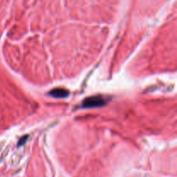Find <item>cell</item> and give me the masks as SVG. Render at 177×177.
<instances>
[{
    "mask_svg": "<svg viewBox=\"0 0 177 177\" xmlns=\"http://www.w3.org/2000/svg\"><path fill=\"white\" fill-rule=\"evenodd\" d=\"M108 102V99L103 96H92L85 99L81 104V107L84 109L89 108H98L105 106Z\"/></svg>",
    "mask_w": 177,
    "mask_h": 177,
    "instance_id": "6da1fadb",
    "label": "cell"
},
{
    "mask_svg": "<svg viewBox=\"0 0 177 177\" xmlns=\"http://www.w3.org/2000/svg\"><path fill=\"white\" fill-rule=\"evenodd\" d=\"M49 94L51 96V97H54V98H60V99H64V98H67L68 95H69V92L67 91L66 89H62V88H56V89H53L51 90Z\"/></svg>",
    "mask_w": 177,
    "mask_h": 177,
    "instance_id": "7a4b0ae2",
    "label": "cell"
},
{
    "mask_svg": "<svg viewBox=\"0 0 177 177\" xmlns=\"http://www.w3.org/2000/svg\"><path fill=\"white\" fill-rule=\"evenodd\" d=\"M27 138H28V136H26V137H22V139H21V140H20V142L18 143V145H19V146L23 145V143L27 141Z\"/></svg>",
    "mask_w": 177,
    "mask_h": 177,
    "instance_id": "3957f363",
    "label": "cell"
}]
</instances>
